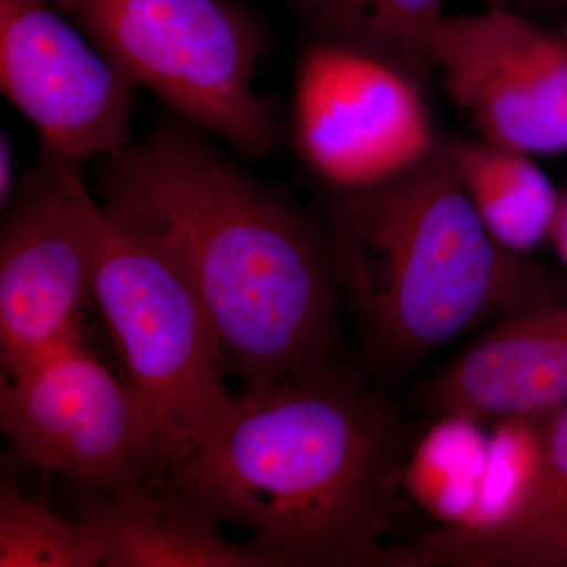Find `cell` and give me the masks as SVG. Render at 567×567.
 <instances>
[{
	"label": "cell",
	"mask_w": 567,
	"mask_h": 567,
	"mask_svg": "<svg viewBox=\"0 0 567 567\" xmlns=\"http://www.w3.org/2000/svg\"><path fill=\"white\" fill-rule=\"evenodd\" d=\"M47 0H0V85L41 148L78 164L128 144L136 84Z\"/></svg>",
	"instance_id": "obj_9"
},
{
	"label": "cell",
	"mask_w": 567,
	"mask_h": 567,
	"mask_svg": "<svg viewBox=\"0 0 567 567\" xmlns=\"http://www.w3.org/2000/svg\"><path fill=\"white\" fill-rule=\"evenodd\" d=\"M295 132L305 158L334 192L394 177L440 140L421 82L333 40L317 41L301 59Z\"/></svg>",
	"instance_id": "obj_7"
},
{
	"label": "cell",
	"mask_w": 567,
	"mask_h": 567,
	"mask_svg": "<svg viewBox=\"0 0 567 567\" xmlns=\"http://www.w3.org/2000/svg\"><path fill=\"white\" fill-rule=\"evenodd\" d=\"M551 415L511 417L492 425L487 464L472 511L461 527L443 529L486 532L514 516L535 483Z\"/></svg>",
	"instance_id": "obj_18"
},
{
	"label": "cell",
	"mask_w": 567,
	"mask_h": 567,
	"mask_svg": "<svg viewBox=\"0 0 567 567\" xmlns=\"http://www.w3.org/2000/svg\"><path fill=\"white\" fill-rule=\"evenodd\" d=\"M59 166L84 238L91 293L158 431L166 468L210 446L237 413L221 346L185 276L93 199L78 166L62 158Z\"/></svg>",
	"instance_id": "obj_4"
},
{
	"label": "cell",
	"mask_w": 567,
	"mask_h": 567,
	"mask_svg": "<svg viewBox=\"0 0 567 567\" xmlns=\"http://www.w3.org/2000/svg\"><path fill=\"white\" fill-rule=\"evenodd\" d=\"M80 518L99 536L107 567H275L252 544H237L219 524L162 480L96 492Z\"/></svg>",
	"instance_id": "obj_12"
},
{
	"label": "cell",
	"mask_w": 567,
	"mask_h": 567,
	"mask_svg": "<svg viewBox=\"0 0 567 567\" xmlns=\"http://www.w3.org/2000/svg\"><path fill=\"white\" fill-rule=\"evenodd\" d=\"M425 410L494 425L567 402V300L498 319L427 383Z\"/></svg>",
	"instance_id": "obj_11"
},
{
	"label": "cell",
	"mask_w": 567,
	"mask_h": 567,
	"mask_svg": "<svg viewBox=\"0 0 567 567\" xmlns=\"http://www.w3.org/2000/svg\"><path fill=\"white\" fill-rule=\"evenodd\" d=\"M0 427L22 458L91 491L142 486L166 464L132 383L107 371L81 334L3 371Z\"/></svg>",
	"instance_id": "obj_6"
},
{
	"label": "cell",
	"mask_w": 567,
	"mask_h": 567,
	"mask_svg": "<svg viewBox=\"0 0 567 567\" xmlns=\"http://www.w3.org/2000/svg\"><path fill=\"white\" fill-rule=\"evenodd\" d=\"M96 566H103V547L85 522L63 518L43 499L29 498L3 481L0 567Z\"/></svg>",
	"instance_id": "obj_17"
},
{
	"label": "cell",
	"mask_w": 567,
	"mask_h": 567,
	"mask_svg": "<svg viewBox=\"0 0 567 567\" xmlns=\"http://www.w3.org/2000/svg\"><path fill=\"white\" fill-rule=\"evenodd\" d=\"M87 293V251L59 156L41 148L39 166L7 205L0 235L3 371L80 336L78 319Z\"/></svg>",
	"instance_id": "obj_10"
},
{
	"label": "cell",
	"mask_w": 567,
	"mask_h": 567,
	"mask_svg": "<svg viewBox=\"0 0 567 567\" xmlns=\"http://www.w3.org/2000/svg\"><path fill=\"white\" fill-rule=\"evenodd\" d=\"M178 115L257 158L276 144L254 89L267 35L230 0H47Z\"/></svg>",
	"instance_id": "obj_5"
},
{
	"label": "cell",
	"mask_w": 567,
	"mask_h": 567,
	"mask_svg": "<svg viewBox=\"0 0 567 567\" xmlns=\"http://www.w3.org/2000/svg\"><path fill=\"white\" fill-rule=\"evenodd\" d=\"M102 186L112 218L193 287L245 393L336 363L328 241L200 126L182 115L159 122L106 156Z\"/></svg>",
	"instance_id": "obj_1"
},
{
	"label": "cell",
	"mask_w": 567,
	"mask_h": 567,
	"mask_svg": "<svg viewBox=\"0 0 567 567\" xmlns=\"http://www.w3.org/2000/svg\"><path fill=\"white\" fill-rule=\"evenodd\" d=\"M322 40L339 41L406 71L432 74L427 40L445 17L446 0H297Z\"/></svg>",
	"instance_id": "obj_15"
},
{
	"label": "cell",
	"mask_w": 567,
	"mask_h": 567,
	"mask_svg": "<svg viewBox=\"0 0 567 567\" xmlns=\"http://www.w3.org/2000/svg\"><path fill=\"white\" fill-rule=\"evenodd\" d=\"M488 434L464 416H440L410 451L402 487L440 528L464 524L487 464Z\"/></svg>",
	"instance_id": "obj_16"
},
{
	"label": "cell",
	"mask_w": 567,
	"mask_h": 567,
	"mask_svg": "<svg viewBox=\"0 0 567 567\" xmlns=\"http://www.w3.org/2000/svg\"><path fill=\"white\" fill-rule=\"evenodd\" d=\"M462 188L503 248L528 254L548 240L559 194L533 155L483 137L446 141Z\"/></svg>",
	"instance_id": "obj_14"
},
{
	"label": "cell",
	"mask_w": 567,
	"mask_h": 567,
	"mask_svg": "<svg viewBox=\"0 0 567 567\" xmlns=\"http://www.w3.org/2000/svg\"><path fill=\"white\" fill-rule=\"evenodd\" d=\"M425 52L480 137L529 155L567 151L566 37L495 6L445 14Z\"/></svg>",
	"instance_id": "obj_8"
},
{
	"label": "cell",
	"mask_w": 567,
	"mask_h": 567,
	"mask_svg": "<svg viewBox=\"0 0 567 567\" xmlns=\"http://www.w3.org/2000/svg\"><path fill=\"white\" fill-rule=\"evenodd\" d=\"M339 287L371 360L401 371L476 323L567 300V284L503 248L462 188L446 140L394 177L328 204Z\"/></svg>",
	"instance_id": "obj_3"
},
{
	"label": "cell",
	"mask_w": 567,
	"mask_h": 567,
	"mask_svg": "<svg viewBox=\"0 0 567 567\" xmlns=\"http://www.w3.org/2000/svg\"><path fill=\"white\" fill-rule=\"evenodd\" d=\"M412 567H567V402L550 416L532 491L514 516L477 533L435 528Z\"/></svg>",
	"instance_id": "obj_13"
},
{
	"label": "cell",
	"mask_w": 567,
	"mask_h": 567,
	"mask_svg": "<svg viewBox=\"0 0 567 567\" xmlns=\"http://www.w3.org/2000/svg\"><path fill=\"white\" fill-rule=\"evenodd\" d=\"M410 451L393 410L331 363L237 398L226 431L162 480L275 566L401 567L386 540Z\"/></svg>",
	"instance_id": "obj_2"
},
{
	"label": "cell",
	"mask_w": 567,
	"mask_h": 567,
	"mask_svg": "<svg viewBox=\"0 0 567 567\" xmlns=\"http://www.w3.org/2000/svg\"><path fill=\"white\" fill-rule=\"evenodd\" d=\"M13 175V152H11L9 137L6 136V133H2V142H0V200H2L3 207L9 205L14 194Z\"/></svg>",
	"instance_id": "obj_19"
},
{
	"label": "cell",
	"mask_w": 567,
	"mask_h": 567,
	"mask_svg": "<svg viewBox=\"0 0 567 567\" xmlns=\"http://www.w3.org/2000/svg\"><path fill=\"white\" fill-rule=\"evenodd\" d=\"M548 240L554 245L559 259L567 268V193L559 196L557 213H555L554 224H551Z\"/></svg>",
	"instance_id": "obj_20"
}]
</instances>
